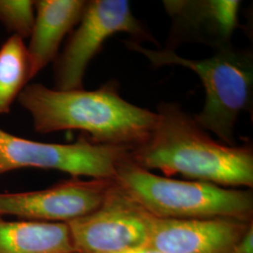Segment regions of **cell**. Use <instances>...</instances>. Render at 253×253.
Listing matches in <instances>:
<instances>
[{"label": "cell", "mask_w": 253, "mask_h": 253, "mask_svg": "<svg viewBox=\"0 0 253 253\" xmlns=\"http://www.w3.org/2000/svg\"><path fill=\"white\" fill-rule=\"evenodd\" d=\"M85 5L84 0L35 1V22L27 47L31 79L56 59L64 38L79 23Z\"/></svg>", "instance_id": "cell-11"}, {"label": "cell", "mask_w": 253, "mask_h": 253, "mask_svg": "<svg viewBox=\"0 0 253 253\" xmlns=\"http://www.w3.org/2000/svg\"><path fill=\"white\" fill-rule=\"evenodd\" d=\"M238 0H165L171 29L164 49L172 51L185 43H200L215 51L232 45L238 27Z\"/></svg>", "instance_id": "cell-9"}, {"label": "cell", "mask_w": 253, "mask_h": 253, "mask_svg": "<svg viewBox=\"0 0 253 253\" xmlns=\"http://www.w3.org/2000/svg\"><path fill=\"white\" fill-rule=\"evenodd\" d=\"M130 149L98 145L87 136L73 144H49L10 134L0 128V176L22 168L56 170L94 179H114L118 163Z\"/></svg>", "instance_id": "cell-6"}, {"label": "cell", "mask_w": 253, "mask_h": 253, "mask_svg": "<svg viewBox=\"0 0 253 253\" xmlns=\"http://www.w3.org/2000/svg\"><path fill=\"white\" fill-rule=\"evenodd\" d=\"M119 86L115 79L91 91L33 84L21 92L18 102L31 115L39 133L77 129L95 144L132 149L147 140L158 115L124 100Z\"/></svg>", "instance_id": "cell-2"}, {"label": "cell", "mask_w": 253, "mask_h": 253, "mask_svg": "<svg viewBox=\"0 0 253 253\" xmlns=\"http://www.w3.org/2000/svg\"><path fill=\"white\" fill-rule=\"evenodd\" d=\"M228 253H253V228L249 227L243 236Z\"/></svg>", "instance_id": "cell-15"}, {"label": "cell", "mask_w": 253, "mask_h": 253, "mask_svg": "<svg viewBox=\"0 0 253 253\" xmlns=\"http://www.w3.org/2000/svg\"><path fill=\"white\" fill-rule=\"evenodd\" d=\"M117 253H163L157 250H155L153 248L147 247V246H142V247H137V248H132V249H128L123 252H119Z\"/></svg>", "instance_id": "cell-16"}, {"label": "cell", "mask_w": 253, "mask_h": 253, "mask_svg": "<svg viewBox=\"0 0 253 253\" xmlns=\"http://www.w3.org/2000/svg\"><path fill=\"white\" fill-rule=\"evenodd\" d=\"M117 33H126L136 42H149L159 46L148 28L134 16L128 1H86L78 27L55 59V89L84 88V74L91 60L100 53L107 39Z\"/></svg>", "instance_id": "cell-5"}, {"label": "cell", "mask_w": 253, "mask_h": 253, "mask_svg": "<svg viewBox=\"0 0 253 253\" xmlns=\"http://www.w3.org/2000/svg\"><path fill=\"white\" fill-rule=\"evenodd\" d=\"M150 219L114 179L99 209L67 224L77 253H117L145 246Z\"/></svg>", "instance_id": "cell-7"}, {"label": "cell", "mask_w": 253, "mask_h": 253, "mask_svg": "<svg viewBox=\"0 0 253 253\" xmlns=\"http://www.w3.org/2000/svg\"><path fill=\"white\" fill-rule=\"evenodd\" d=\"M35 22V1L0 0V23L22 39L30 36Z\"/></svg>", "instance_id": "cell-14"}, {"label": "cell", "mask_w": 253, "mask_h": 253, "mask_svg": "<svg viewBox=\"0 0 253 253\" xmlns=\"http://www.w3.org/2000/svg\"><path fill=\"white\" fill-rule=\"evenodd\" d=\"M127 154L118 163L114 179L131 199L154 217L234 218L244 221L252 217V191L161 176L138 166L128 159Z\"/></svg>", "instance_id": "cell-4"}, {"label": "cell", "mask_w": 253, "mask_h": 253, "mask_svg": "<svg viewBox=\"0 0 253 253\" xmlns=\"http://www.w3.org/2000/svg\"><path fill=\"white\" fill-rule=\"evenodd\" d=\"M114 179L65 181L45 190L0 193V216L68 223L102 206Z\"/></svg>", "instance_id": "cell-8"}, {"label": "cell", "mask_w": 253, "mask_h": 253, "mask_svg": "<svg viewBox=\"0 0 253 253\" xmlns=\"http://www.w3.org/2000/svg\"><path fill=\"white\" fill-rule=\"evenodd\" d=\"M0 253H77L63 222L0 218Z\"/></svg>", "instance_id": "cell-12"}, {"label": "cell", "mask_w": 253, "mask_h": 253, "mask_svg": "<svg viewBox=\"0 0 253 253\" xmlns=\"http://www.w3.org/2000/svg\"><path fill=\"white\" fill-rule=\"evenodd\" d=\"M249 227L234 218L175 219L151 215L145 246L163 253H228Z\"/></svg>", "instance_id": "cell-10"}, {"label": "cell", "mask_w": 253, "mask_h": 253, "mask_svg": "<svg viewBox=\"0 0 253 253\" xmlns=\"http://www.w3.org/2000/svg\"><path fill=\"white\" fill-rule=\"evenodd\" d=\"M158 119L147 140L128 151V159L166 177L180 174L190 180L220 187L253 186L252 144L228 145L208 134L178 102H161Z\"/></svg>", "instance_id": "cell-1"}, {"label": "cell", "mask_w": 253, "mask_h": 253, "mask_svg": "<svg viewBox=\"0 0 253 253\" xmlns=\"http://www.w3.org/2000/svg\"><path fill=\"white\" fill-rule=\"evenodd\" d=\"M31 80L27 47L12 35L0 48V114H8L15 99Z\"/></svg>", "instance_id": "cell-13"}, {"label": "cell", "mask_w": 253, "mask_h": 253, "mask_svg": "<svg viewBox=\"0 0 253 253\" xmlns=\"http://www.w3.org/2000/svg\"><path fill=\"white\" fill-rule=\"evenodd\" d=\"M125 44L127 49L145 55L153 67L180 66L196 73L203 83L206 98L202 111L193 118L221 143L235 145L237 119L242 112L253 108L252 50L227 46L215 51L211 57L195 60L166 49L150 50L134 41Z\"/></svg>", "instance_id": "cell-3"}]
</instances>
